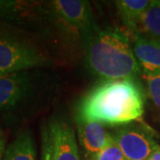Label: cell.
<instances>
[{
	"mask_svg": "<svg viewBox=\"0 0 160 160\" xmlns=\"http://www.w3.org/2000/svg\"><path fill=\"white\" fill-rule=\"evenodd\" d=\"M53 160H81L76 133L62 120H54L48 126Z\"/></svg>",
	"mask_w": 160,
	"mask_h": 160,
	"instance_id": "obj_7",
	"label": "cell"
},
{
	"mask_svg": "<svg viewBox=\"0 0 160 160\" xmlns=\"http://www.w3.org/2000/svg\"><path fill=\"white\" fill-rule=\"evenodd\" d=\"M47 62L46 56L33 45L12 37H0V76L28 71Z\"/></svg>",
	"mask_w": 160,
	"mask_h": 160,
	"instance_id": "obj_4",
	"label": "cell"
},
{
	"mask_svg": "<svg viewBox=\"0 0 160 160\" xmlns=\"http://www.w3.org/2000/svg\"><path fill=\"white\" fill-rule=\"evenodd\" d=\"M48 13L58 32L72 43L86 47L99 28L90 3L86 0H54L48 5Z\"/></svg>",
	"mask_w": 160,
	"mask_h": 160,
	"instance_id": "obj_3",
	"label": "cell"
},
{
	"mask_svg": "<svg viewBox=\"0 0 160 160\" xmlns=\"http://www.w3.org/2000/svg\"><path fill=\"white\" fill-rule=\"evenodd\" d=\"M6 149V140H5L2 132L0 131V160H3L4 158Z\"/></svg>",
	"mask_w": 160,
	"mask_h": 160,
	"instance_id": "obj_17",
	"label": "cell"
},
{
	"mask_svg": "<svg viewBox=\"0 0 160 160\" xmlns=\"http://www.w3.org/2000/svg\"><path fill=\"white\" fill-rule=\"evenodd\" d=\"M40 160H53L52 153L51 140L48 126H44L41 131V158Z\"/></svg>",
	"mask_w": 160,
	"mask_h": 160,
	"instance_id": "obj_16",
	"label": "cell"
},
{
	"mask_svg": "<svg viewBox=\"0 0 160 160\" xmlns=\"http://www.w3.org/2000/svg\"><path fill=\"white\" fill-rule=\"evenodd\" d=\"M35 81L29 71L0 76V115L22 107L32 95Z\"/></svg>",
	"mask_w": 160,
	"mask_h": 160,
	"instance_id": "obj_6",
	"label": "cell"
},
{
	"mask_svg": "<svg viewBox=\"0 0 160 160\" xmlns=\"http://www.w3.org/2000/svg\"><path fill=\"white\" fill-rule=\"evenodd\" d=\"M77 126L78 141L86 156L96 154L114 142L113 135L99 122L77 119Z\"/></svg>",
	"mask_w": 160,
	"mask_h": 160,
	"instance_id": "obj_8",
	"label": "cell"
},
{
	"mask_svg": "<svg viewBox=\"0 0 160 160\" xmlns=\"http://www.w3.org/2000/svg\"><path fill=\"white\" fill-rule=\"evenodd\" d=\"M149 160H160V146L153 152Z\"/></svg>",
	"mask_w": 160,
	"mask_h": 160,
	"instance_id": "obj_18",
	"label": "cell"
},
{
	"mask_svg": "<svg viewBox=\"0 0 160 160\" xmlns=\"http://www.w3.org/2000/svg\"><path fill=\"white\" fill-rule=\"evenodd\" d=\"M135 34L160 42V0L151 1L140 21Z\"/></svg>",
	"mask_w": 160,
	"mask_h": 160,
	"instance_id": "obj_12",
	"label": "cell"
},
{
	"mask_svg": "<svg viewBox=\"0 0 160 160\" xmlns=\"http://www.w3.org/2000/svg\"><path fill=\"white\" fill-rule=\"evenodd\" d=\"M146 80L147 91L149 98L154 103L156 108L160 111V73L151 75H144Z\"/></svg>",
	"mask_w": 160,
	"mask_h": 160,
	"instance_id": "obj_13",
	"label": "cell"
},
{
	"mask_svg": "<svg viewBox=\"0 0 160 160\" xmlns=\"http://www.w3.org/2000/svg\"><path fill=\"white\" fill-rule=\"evenodd\" d=\"M112 135L126 160H149L159 147L155 131L144 123L120 126Z\"/></svg>",
	"mask_w": 160,
	"mask_h": 160,
	"instance_id": "obj_5",
	"label": "cell"
},
{
	"mask_svg": "<svg viewBox=\"0 0 160 160\" xmlns=\"http://www.w3.org/2000/svg\"><path fill=\"white\" fill-rule=\"evenodd\" d=\"M132 46L143 74L160 73V42L135 34Z\"/></svg>",
	"mask_w": 160,
	"mask_h": 160,
	"instance_id": "obj_9",
	"label": "cell"
},
{
	"mask_svg": "<svg viewBox=\"0 0 160 160\" xmlns=\"http://www.w3.org/2000/svg\"><path fill=\"white\" fill-rule=\"evenodd\" d=\"M152 0H118L116 7L120 20L133 34L136 33L140 21Z\"/></svg>",
	"mask_w": 160,
	"mask_h": 160,
	"instance_id": "obj_10",
	"label": "cell"
},
{
	"mask_svg": "<svg viewBox=\"0 0 160 160\" xmlns=\"http://www.w3.org/2000/svg\"><path fill=\"white\" fill-rule=\"evenodd\" d=\"M85 48L87 68L103 80L135 78L142 71L128 37L118 28L99 29Z\"/></svg>",
	"mask_w": 160,
	"mask_h": 160,
	"instance_id": "obj_2",
	"label": "cell"
},
{
	"mask_svg": "<svg viewBox=\"0 0 160 160\" xmlns=\"http://www.w3.org/2000/svg\"><path fill=\"white\" fill-rule=\"evenodd\" d=\"M24 4L21 1L0 0V17L13 18L22 11Z\"/></svg>",
	"mask_w": 160,
	"mask_h": 160,
	"instance_id": "obj_15",
	"label": "cell"
},
{
	"mask_svg": "<svg viewBox=\"0 0 160 160\" xmlns=\"http://www.w3.org/2000/svg\"><path fill=\"white\" fill-rule=\"evenodd\" d=\"M3 160H37L36 144L29 130L18 133L6 147Z\"/></svg>",
	"mask_w": 160,
	"mask_h": 160,
	"instance_id": "obj_11",
	"label": "cell"
},
{
	"mask_svg": "<svg viewBox=\"0 0 160 160\" xmlns=\"http://www.w3.org/2000/svg\"><path fill=\"white\" fill-rule=\"evenodd\" d=\"M85 160H126L115 141L107 148L92 156H86Z\"/></svg>",
	"mask_w": 160,
	"mask_h": 160,
	"instance_id": "obj_14",
	"label": "cell"
},
{
	"mask_svg": "<svg viewBox=\"0 0 160 160\" xmlns=\"http://www.w3.org/2000/svg\"><path fill=\"white\" fill-rule=\"evenodd\" d=\"M145 97L134 78L103 80L81 99L77 119L126 126L142 119Z\"/></svg>",
	"mask_w": 160,
	"mask_h": 160,
	"instance_id": "obj_1",
	"label": "cell"
}]
</instances>
